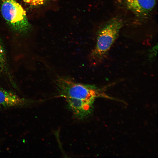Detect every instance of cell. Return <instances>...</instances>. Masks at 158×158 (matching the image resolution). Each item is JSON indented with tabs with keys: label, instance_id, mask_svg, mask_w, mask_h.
I'll list each match as a JSON object with an SVG mask.
<instances>
[{
	"label": "cell",
	"instance_id": "cell-1",
	"mask_svg": "<svg viewBox=\"0 0 158 158\" xmlns=\"http://www.w3.org/2000/svg\"><path fill=\"white\" fill-rule=\"evenodd\" d=\"M123 25V22L122 19L114 17L100 27L97 32L95 46L90 55L91 64L94 66L97 65L107 57Z\"/></svg>",
	"mask_w": 158,
	"mask_h": 158
},
{
	"label": "cell",
	"instance_id": "cell-2",
	"mask_svg": "<svg viewBox=\"0 0 158 158\" xmlns=\"http://www.w3.org/2000/svg\"><path fill=\"white\" fill-rule=\"evenodd\" d=\"M55 83L59 95L93 102L96 97L103 96L102 89L95 85L75 82L67 77L59 76Z\"/></svg>",
	"mask_w": 158,
	"mask_h": 158
},
{
	"label": "cell",
	"instance_id": "cell-3",
	"mask_svg": "<svg viewBox=\"0 0 158 158\" xmlns=\"http://www.w3.org/2000/svg\"><path fill=\"white\" fill-rule=\"evenodd\" d=\"M1 13L6 22L16 32L25 33L30 25L26 12L16 0H1Z\"/></svg>",
	"mask_w": 158,
	"mask_h": 158
},
{
	"label": "cell",
	"instance_id": "cell-4",
	"mask_svg": "<svg viewBox=\"0 0 158 158\" xmlns=\"http://www.w3.org/2000/svg\"><path fill=\"white\" fill-rule=\"evenodd\" d=\"M128 10L138 18H144L149 16L157 0H119Z\"/></svg>",
	"mask_w": 158,
	"mask_h": 158
},
{
	"label": "cell",
	"instance_id": "cell-5",
	"mask_svg": "<svg viewBox=\"0 0 158 158\" xmlns=\"http://www.w3.org/2000/svg\"><path fill=\"white\" fill-rule=\"evenodd\" d=\"M38 102L21 98L12 92L0 88V105L4 107H27Z\"/></svg>",
	"mask_w": 158,
	"mask_h": 158
},
{
	"label": "cell",
	"instance_id": "cell-6",
	"mask_svg": "<svg viewBox=\"0 0 158 158\" xmlns=\"http://www.w3.org/2000/svg\"><path fill=\"white\" fill-rule=\"evenodd\" d=\"M74 114L80 119L85 118L90 113L93 102L71 97L65 98Z\"/></svg>",
	"mask_w": 158,
	"mask_h": 158
},
{
	"label": "cell",
	"instance_id": "cell-7",
	"mask_svg": "<svg viewBox=\"0 0 158 158\" xmlns=\"http://www.w3.org/2000/svg\"><path fill=\"white\" fill-rule=\"evenodd\" d=\"M5 52L3 45L0 40V70L3 69L6 64Z\"/></svg>",
	"mask_w": 158,
	"mask_h": 158
},
{
	"label": "cell",
	"instance_id": "cell-8",
	"mask_svg": "<svg viewBox=\"0 0 158 158\" xmlns=\"http://www.w3.org/2000/svg\"><path fill=\"white\" fill-rule=\"evenodd\" d=\"M24 2L33 6H38L43 4L46 0H23Z\"/></svg>",
	"mask_w": 158,
	"mask_h": 158
}]
</instances>
